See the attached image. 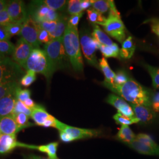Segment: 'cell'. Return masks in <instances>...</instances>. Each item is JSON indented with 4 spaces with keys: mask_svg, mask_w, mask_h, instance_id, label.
<instances>
[{
    "mask_svg": "<svg viewBox=\"0 0 159 159\" xmlns=\"http://www.w3.org/2000/svg\"><path fill=\"white\" fill-rule=\"evenodd\" d=\"M42 2L50 8L56 11L64 10L68 3V1L65 0H45L42 1Z\"/></svg>",
    "mask_w": 159,
    "mask_h": 159,
    "instance_id": "30",
    "label": "cell"
},
{
    "mask_svg": "<svg viewBox=\"0 0 159 159\" xmlns=\"http://www.w3.org/2000/svg\"><path fill=\"white\" fill-rule=\"evenodd\" d=\"M59 131H64L68 134L71 137L73 140H77L83 139L90 138L93 137L98 136L99 135V131L96 130L86 129L74 127L72 126L64 124L57 119L56 120V128Z\"/></svg>",
    "mask_w": 159,
    "mask_h": 159,
    "instance_id": "10",
    "label": "cell"
},
{
    "mask_svg": "<svg viewBox=\"0 0 159 159\" xmlns=\"http://www.w3.org/2000/svg\"><path fill=\"white\" fill-rule=\"evenodd\" d=\"M152 30L154 33L159 37V20H156L152 21Z\"/></svg>",
    "mask_w": 159,
    "mask_h": 159,
    "instance_id": "50",
    "label": "cell"
},
{
    "mask_svg": "<svg viewBox=\"0 0 159 159\" xmlns=\"http://www.w3.org/2000/svg\"><path fill=\"white\" fill-rule=\"evenodd\" d=\"M1 136H2V133H1V130H0V137H1Z\"/></svg>",
    "mask_w": 159,
    "mask_h": 159,
    "instance_id": "55",
    "label": "cell"
},
{
    "mask_svg": "<svg viewBox=\"0 0 159 159\" xmlns=\"http://www.w3.org/2000/svg\"><path fill=\"white\" fill-rule=\"evenodd\" d=\"M130 106L135 117L139 120V122L147 123L151 121L155 117L154 111L151 107L131 103Z\"/></svg>",
    "mask_w": 159,
    "mask_h": 159,
    "instance_id": "16",
    "label": "cell"
},
{
    "mask_svg": "<svg viewBox=\"0 0 159 159\" xmlns=\"http://www.w3.org/2000/svg\"><path fill=\"white\" fill-rule=\"evenodd\" d=\"M68 19L67 17L60 16L57 20V24L55 30L51 33L52 39L62 37L68 25Z\"/></svg>",
    "mask_w": 159,
    "mask_h": 159,
    "instance_id": "23",
    "label": "cell"
},
{
    "mask_svg": "<svg viewBox=\"0 0 159 159\" xmlns=\"http://www.w3.org/2000/svg\"><path fill=\"white\" fill-rule=\"evenodd\" d=\"M113 119L116 123L121 125H129L139 123V120L136 117L130 118L120 113L116 114L113 116Z\"/></svg>",
    "mask_w": 159,
    "mask_h": 159,
    "instance_id": "29",
    "label": "cell"
},
{
    "mask_svg": "<svg viewBox=\"0 0 159 159\" xmlns=\"http://www.w3.org/2000/svg\"><path fill=\"white\" fill-rule=\"evenodd\" d=\"M63 46L70 63L76 72L83 71V60L77 27L68 24L63 36Z\"/></svg>",
    "mask_w": 159,
    "mask_h": 159,
    "instance_id": "2",
    "label": "cell"
},
{
    "mask_svg": "<svg viewBox=\"0 0 159 159\" xmlns=\"http://www.w3.org/2000/svg\"><path fill=\"white\" fill-rule=\"evenodd\" d=\"M80 42L87 61L97 68H100L96 52L99 49L100 44L85 31L81 32Z\"/></svg>",
    "mask_w": 159,
    "mask_h": 159,
    "instance_id": "6",
    "label": "cell"
},
{
    "mask_svg": "<svg viewBox=\"0 0 159 159\" xmlns=\"http://www.w3.org/2000/svg\"><path fill=\"white\" fill-rule=\"evenodd\" d=\"M99 67L105 76L106 79L104 82L113 84L114 80L116 76L115 73L113 72L108 65L107 60L106 58L102 57L99 61Z\"/></svg>",
    "mask_w": 159,
    "mask_h": 159,
    "instance_id": "22",
    "label": "cell"
},
{
    "mask_svg": "<svg viewBox=\"0 0 159 159\" xmlns=\"http://www.w3.org/2000/svg\"><path fill=\"white\" fill-rule=\"evenodd\" d=\"M17 123L18 125L21 129H24L30 126L34 125L29 121V116L24 113H18L13 116Z\"/></svg>",
    "mask_w": 159,
    "mask_h": 159,
    "instance_id": "32",
    "label": "cell"
},
{
    "mask_svg": "<svg viewBox=\"0 0 159 159\" xmlns=\"http://www.w3.org/2000/svg\"><path fill=\"white\" fill-rule=\"evenodd\" d=\"M21 130L13 116H8L0 118V130L2 134L16 135Z\"/></svg>",
    "mask_w": 159,
    "mask_h": 159,
    "instance_id": "17",
    "label": "cell"
},
{
    "mask_svg": "<svg viewBox=\"0 0 159 159\" xmlns=\"http://www.w3.org/2000/svg\"><path fill=\"white\" fill-rule=\"evenodd\" d=\"M21 68L11 58L2 56L0 58V84L9 81H18L24 73Z\"/></svg>",
    "mask_w": 159,
    "mask_h": 159,
    "instance_id": "5",
    "label": "cell"
},
{
    "mask_svg": "<svg viewBox=\"0 0 159 159\" xmlns=\"http://www.w3.org/2000/svg\"><path fill=\"white\" fill-rule=\"evenodd\" d=\"M18 86V82L16 81L0 84V100L7 96L11 91L16 89Z\"/></svg>",
    "mask_w": 159,
    "mask_h": 159,
    "instance_id": "31",
    "label": "cell"
},
{
    "mask_svg": "<svg viewBox=\"0 0 159 159\" xmlns=\"http://www.w3.org/2000/svg\"><path fill=\"white\" fill-rule=\"evenodd\" d=\"M135 45L131 37H129L122 44L120 50V56L124 59H130L133 56L135 51Z\"/></svg>",
    "mask_w": 159,
    "mask_h": 159,
    "instance_id": "21",
    "label": "cell"
},
{
    "mask_svg": "<svg viewBox=\"0 0 159 159\" xmlns=\"http://www.w3.org/2000/svg\"><path fill=\"white\" fill-rule=\"evenodd\" d=\"M11 23V19L6 10L0 12V24L6 25Z\"/></svg>",
    "mask_w": 159,
    "mask_h": 159,
    "instance_id": "44",
    "label": "cell"
},
{
    "mask_svg": "<svg viewBox=\"0 0 159 159\" xmlns=\"http://www.w3.org/2000/svg\"><path fill=\"white\" fill-rule=\"evenodd\" d=\"M33 49L30 44L21 37L17 41V44L15 46V48L12 54V59L21 67L24 68L26 62Z\"/></svg>",
    "mask_w": 159,
    "mask_h": 159,
    "instance_id": "12",
    "label": "cell"
},
{
    "mask_svg": "<svg viewBox=\"0 0 159 159\" xmlns=\"http://www.w3.org/2000/svg\"><path fill=\"white\" fill-rule=\"evenodd\" d=\"M146 68L152 78L154 87L159 89V68L154 67L149 65H146Z\"/></svg>",
    "mask_w": 159,
    "mask_h": 159,
    "instance_id": "38",
    "label": "cell"
},
{
    "mask_svg": "<svg viewBox=\"0 0 159 159\" xmlns=\"http://www.w3.org/2000/svg\"><path fill=\"white\" fill-rule=\"evenodd\" d=\"M112 2L111 0H95L93 1L92 7L94 10L102 14L110 11Z\"/></svg>",
    "mask_w": 159,
    "mask_h": 159,
    "instance_id": "26",
    "label": "cell"
},
{
    "mask_svg": "<svg viewBox=\"0 0 159 159\" xmlns=\"http://www.w3.org/2000/svg\"><path fill=\"white\" fill-rule=\"evenodd\" d=\"M102 25L109 35L120 43L123 44L125 41L126 38L125 26L120 16H108V18Z\"/></svg>",
    "mask_w": 159,
    "mask_h": 159,
    "instance_id": "8",
    "label": "cell"
},
{
    "mask_svg": "<svg viewBox=\"0 0 159 159\" xmlns=\"http://www.w3.org/2000/svg\"><path fill=\"white\" fill-rule=\"evenodd\" d=\"M23 102L25 104V105L27 107H29V108H30L31 110H33L36 106V104L34 102L33 100H32L31 98H29L27 100H26L24 102Z\"/></svg>",
    "mask_w": 159,
    "mask_h": 159,
    "instance_id": "52",
    "label": "cell"
},
{
    "mask_svg": "<svg viewBox=\"0 0 159 159\" xmlns=\"http://www.w3.org/2000/svg\"><path fill=\"white\" fill-rule=\"evenodd\" d=\"M93 1L91 0H81V7L83 11L89 8L92 6Z\"/></svg>",
    "mask_w": 159,
    "mask_h": 159,
    "instance_id": "51",
    "label": "cell"
},
{
    "mask_svg": "<svg viewBox=\"0 0 159 159\" xmlns=\"http://www.w3.org/2000/svg\"><path fill=\"white\" fill-rule=\"evenodd\" d=\"M2 56H2V55H1V54H0V58L2 57Z\"/></svg>",
    "mask_w": 159,
    "mask_h": 159,
    "instance_id": "56",
    "label": "cell"
},
{
    "mask_svg": "<svg viewBox=\"0 0 159 159\" xmlns=\"http://www.w3.org/2000/svg\"><path fill=\"white\" fill-rule=\"evenodd\" d=\"M38 40L40 44L44 43L46 44L50 43L53 39L50 33H48V31H47L46 30L42 29L40 27L38 35Z\"/></svg>",
    "mask_w": 159,
    "mask_h": 159,
    "instance_id": "41",
    "label": "cell"
},
{
    "mask_svg": "<svg viewBox=\"0 0 159 159\" xmlns=\"http://www.w3.org/2000/svg\"><path fill=\"white\" fill-rule=\"evenodd\" d=\"M91 35L92 37L100 45L111 47L114 44L108 35L96 24H93V31Z\"/></svg>",
    "mask_w": 159,
    "mask_h": 159,
    "instance_id": "20",
    "label": "cell"
},
{
    "mask_svg": "<svg viewBox=\"0 0 159 159\" xmlns=\"http://www.w3.org/2000/svg\"><path fill=\"white\" fill-rule=\"evenodd\" d=\"M56 120L57 119L52 116L50 119L47 120L43 124V127H54L56 128Z\"/></svg>",
    "mask_w": 159,
    "mask_h": 159,
    "instance_id": "48",
    "label": "cell"
},
{
    "mask_svg": "<svg viewBox=\"0 0 159 159\" xmlns=\"http://www.w3.org/2000/svg\"><path fill=\"white\" fill-rule=\"evenodd\" d=\"M24 68L35 73L44 75L47 79H51L56 70L52 65L46 52L40 48H34L31 51Z\"/></svg>",
    "mask_w": 159,
    "mask_h": 159,
    "instance_id": "3",
    "label": "cell"
},
{
    "mask_svg": "<svg viewBox=\"0 0 159 159\" xmlns=\"http://www.w3.org/2000/svg\"><path fill=\"white\" fill-rule=\"evenodd\" d=\"M11 36L8 33L6 25L0 24V41L9 40Z\"/></svg>",
    "mask_w": 159,
    "mask_h": 159,
    "instance_id": "47",
    "label": "cell"
},
{
    "mask_svg": "<svg viewBox=\"0 0 159 159\" xmlns=\"http://www.w3.org/2000/svg\"><path fill=\"white\" fill-rule=\"evenodd\" d=\"M6 27L8 33L11 37L20 35L23 29V23H11L6 25Z\"/></svg>",
    "mask_w": 159,
    "mask_h": 159,
    "instance_id": "37",
    "label": "cell"
},
{
    "mask_svg": "<svg viewBox=\"0 0 159 159\" xmlns=\"http://www.w3.org/2000/svg\"><path fill=\"white\" fill-rule=\"evenodd\" d=\"M151 108L154 112H159V92L152 97L151 99Z\"/></svg>",
    "mask_w": 159,
    "mask_h": 159,
    "instance_id": "46",
    "label": "cell"
},
{
    "mask_svg": "<svg viewBox=\"0 0 159 159\" xmlns=\"http://www.w3.org/2000/svg\"><path fill=\"white\" fill-rule=\"evenodd\" d=\"M127 144H128L129 147L132 148L139 153L147 155L159 156V147H151L146 144H144L136 140Z\"/></svg>",
    "mask_w": 159,
    "mask_h": 159,
    "instance_id": "19",
    "label": "cell"
},
{
    "mask_svg": "<svg viewBox=\"0 0 159 159\" xmlns=\"http://www.w3.org/2000/svg\"><path fill=\"white\" fill-rule=\"evenodd\" d=\"M6 10L12 23H24L28 18V13L23 1H8Z\"/></svg>",
    "mask_w": 159,
    "mask_h": 159,
    "instance_id": "11",
    "label": "cell"
},
{
    "mask_svg": "<svg viewBox=\"0 0 159 159\" xmlns=\"http://www.w3.org/2000/svg\"><path fill=\"white\" fill-rule=\"evenodd\" d=\"M58 143L52 142L45 145L35 146L34 150H37L43 153H46L48 155L49 159H58L57 156V148Z\"/></svg>",
    "mask_w": 159,
    "mask_h": 159,
    "instance_id": "25",
    "label": "cell"
},
{
    "mask_svg": "<svg viewBox=\"0 0 159 159\" xmlns=\"http://www.w3.org/2000/svg\"><path fill=\"white\" fill-rule=\"evenodd\" d=\"M15 48L14 45L10 40L0 41V54L7 56L11 54Z\"/></svg>",
    "mask_w": 159,
    "mask_h": 159,
    "instance_id": "35",
    "label": "cell"
},
{
    "mask_svg": "<svg viewBox=\"0 0 159 159\" xmlns=\"http://www.w3.org/2000/svg\"><path fill=\"white\" fill-rule=\"evenodd\" d=\"M81 0H70L68 1V13L71 16L75 15L83 12V10L81 7Z\"/></svg>",
    "mask_w": 159,
    "mask_h": 159,
    "instance_id": "36",
    "label": "cell"
},
{
    "mask_svg": "<svg viewBox=\"0 0 159 159\" xmlns=\"http://www.w3.org/2000/svg\"><path fill=\"white\" fill-rule=\"evenodd\" d=\"M16 89L17 88L0 100V118L11 116L17 101L16 96Z\"/></svg>",
    "mask_w": 159,
    "mask_h": 159,
    "instance_id": "15",
    "label": "cell"
},
{
    "mask_svg": "<svg viewBox=\"0 0 159 159\" xmlns=\"http://www.w3.org/2000/svg\"><path fill=\"white\" fill-rule=\"evenodd\" d=\"M99 49L100 50L102 54V56L104 58H117L120 56L119 48L116 43H114L113 45L111 47L100 45Z\"/></svg>",
    "mask_w": 159,
    "mask_h": 159,
    "instance_id": "27",
    "label": "cell"
},
{
    "mask_svg": "<svg viewBox=\"0 0 159 159\" xmlns=\"http://www.w3.org/2000/svg\"><path fill=\"white\" fill-rule=\"evenodd\" d=\"M57 20V21H45V22H43L40 24L39 23V24H40V26L42 29L45 30L47 31H48V33H50L51 34V33H52L56 28Z\"/></svg>",
    "mask_w": 159,
    "mask_h": 159,
    "instance_id": "43",
    "label": "cell"
},
{
    "mask_svg": "<svg viewBox=\"0 0 159 159\" xmlns=\"http://www.w3.org/2000/svg\"><path fill=\"white\" fill-rule=\"evenodd\" d=\"M18 113L25 114L30 117L32 113V110L27 107L24 102L17 100L11 116H14Z\"/></svg>",
    "mask_w": 159,
    "mask_h": 159,
    "instance_id": "33",
    "label": "cell"
},
{
    "mask_svg": "<svg viewBox=\"0 0 159 159\" xmlns=\"http://www.w3.org/2000/svg\"><path fill=\"white\" fill-rule=\"evenodd\" d=\"M118 139L126 144L133 142L136 140V136L131 130L129 125H121L117 134Z\"/></svg>",
    "mask_w": 159,
    "mask_h": 159,
    "instance_id": "24",
    "label": "cell"
},
{
    "mask_svg": "<svg viewBox=\"0 0 159 159\" xmlns=\"http://www.w3.org/2000/svg\"><path fill=\"white\" fill-rule=\"evenodd\" d=\"M44 49L56 71L68 67L70 61L63 46V37L46 44Z\"/></svg>",
    "mask_w": 159,
    "mask_h": 159,
    "instance_id": "4",
    "label": "cell"
},
{
    "mask_svg": "<svg viewBox=\"0 0 159 159\" xmlns=\"http://www.w3.org/2000/svg\"><path fill=\"white\" fill-rule=\"evenodd\" d=\"M59 133H60V139L61 140V141H63V142L69 143L73 141L72 138L66 133L60 131H59Z\"/></svg>",
    "mask_w": 159,
    "mask_h": 159,
    "instance_id": "49",
    "label": "cell"
},
{
    "mask_svg": "<svg viewBox=\"0 0 159 159\" xmlns=\"http://www.w3.org/2000/svg\"><path fill=\"white\" fill-rule=\"evenodd\" d=\"M16 96L17 100L24 102L31 96V91L29 89H22L18 86L16 89Z\"/></svg>",
    "mask_w": 159,
    "mask_h": 159,
    "instance_id": "40",
    "label": "cell"
},
{
    "mask_svg": "<svg viewBox=\"0 0 159 159\" xmlns=\"http://www.w3.org/2000/svg\"><path fill=\"white\" fill-rule=\"evenodd\" d=\"M40 25L29 16L23 23L21 37L27 41L33 48H39L40 43L38 40Z\"/></svg>",
    "mask_w": 159,
    "mask_h": 159,
    "instance_id": "9",
    "label": "cell"
},
{
    "mask_svg": "<svg viewBox=\"0 0 159 159\" xmlns=\"http://www.w3.org/2000/svg\"><path fill=\"white\" fill-rule=\"evenodd\" d=\"M8 1H4V0H0V12L2 11L6 10L7 7L8 5Z\"/></svg>",
    "mask_w": 159,
    "mask_h": 159,
    "instance_id": "54",
    "label": "cell"
},
{
    "mask_svg": "<svg viewBox=\"0 0 159 159\" xmlns=\"http://www.w3.org/2000/svg\"><path fill=\"white\" fill-rule=\"evenodd\" d=\"M23 159H50L49 158H45L43 157H41L39 156H36L34 154H30V155H27L24 156Z\"/></svg>",
    "mask_w": 159,
    "mask_h": 159,
    "instance_id": "53",
    "label": "cell"
},
{
    "mask_svg": "<svg viewBox=\"0 0 159 159\" xmlns=\"http://www.w3.org/2000/svg\"><path fill=\"white\" fill-rule=\"evenodd\" d=\"M87 18L88 20L94 24H99L102 25L103 23L105 22L106 18L103 17L102 14L99 12L97 11L96 10H94L93 8H90L87 10Z\"/></svg>",
    "mask_w": 159,
    "mask_h": 159,
    "instance_id": "28",
    "label": "cell"
},
{
    "mask_svg": "<svg viewBox=\"0 0 159 159\" xmlns=\"http://www.w3.org/2000/svg\"><path fill=\"white\" fill-rule=\"evenodd\" d=\"M103 84L110 90L119 94L131 104L151 107V98L149 92L134 80L129 79L122 85L111 84L105 82H103Z\"/></svg>",
    "mask_w": 159,
    "mask_h": 159,
    "instance_id": "1",
    "label": "cell"
},
{
    "mask_svg": "<svg viewBox=\"0 0 159 159\" xmlns=\"http://www.w3.org/2000/svg\"><path fill=\"white\" fill-rule=\"evenodd\" d=\"M129 78L123 71H120L116 74L114 80V84L116 85H122L128 81Z\"/></svg>",
    "mask_w": 159,
    "mask_h": 159,
    "instance_id": "42",
    "label": "cell"
},
{
    "mask_svg": "<svg viewBox=\"0 0 159 159\" xmlns=\"http://www.w3.org/2000/svg\"><path fill=\"white\" fill-rule=\"evenodd\" d=\"M136 140L151 147H153V148L159 147V145H157L156 143L154 142V141L150 137V136H149L148 135L146 134L141 133L138 134L136 136Z\"/></svg>",
    "mask_w": 159,
    "mask_h": 159,
    "instance_id": "39",
    "label": "cell"
},
{
    "mask_svg": "<svg viewBox=\"0 0 159 159\" xmlns=\"http://www.w3.org/2000/svg\"><path fill=\"white\" fill-rule=\"evenodd\" d=\"M52 116L43 106L36 104L35 107L32 110V113L30 117L34 120L35 125L43 126L44 122L50 119Z\"/></svg>",
    "mask_w": 159,
    "mask_h": 159,
    "instance_id": "18",
    "label": "cell"
},
{
    "mask_svg": "<svg viewBox=\"0 0 159 159\" xmlns=\"http://www.w3.org/2000/svg\"><path fill=\"white\" fill-rule=\"evenodd\" d=\"M31 144L17 142L16 135L2 134L0 137V154H6L16 148H30Z\"/></svg>",
    "mask_w": 159,
    "mask_h": 159,
    "instance_id": "13",
    "label": "cell"
},
{
    "mask_svg": "<svg viewBox=\"0 0 159 159\" xmlns=\"http://www.w3.org/2000/svg\"><path fill=\"white\" fill-rule=\"evenodd\" d=\"M30 16L37 23L57 21L60 17L57 11L50 8L42 1H33L30 7Z\"/></svg>",
    "mask_w": 159,
    "mask_h": 159,
    "instance_id": "7",
    "label": "cell"
},
{
    "mask_svg": "<svg viewBox=\"0 0 159 159\" xmlns=\"http://www.w3.org/2000/svg\"><path fill=\"white\" fill-rule=\"evenodd\" d=\"M36 73L31 70H27L20 79V84L24 87H29L36 80Z\"/></svg>",
    "mask_w": 159,
    "mask_h": 159,
    "instance_id": "34",
    "label": "cell"
},
{
    "mask_svg": "<svg viewBox=\"0 0 159 159\" xmlns=\"http://www.w3.org/2000/svg\"><path fill=\"white\" fill-rule=\"evenodd\" d=\"M107 102L117 108L118 113H120L130 118L136 117L130 105L126 102L122 97L111 94L108 96Z\"/></svg>",
    "mask_w": 159,
    "mask_h": 159,
    "instance_id": "14",
    "label": "cell"
},
{
    "mask_svg": "<svg viewBox=\"0 0 159 159\" xmlns=\"http://www.w3.org/2000/svg\"><path fill=\"white\" fill-rule=\"evenodd\" d=\"M83 14V12H81L79 14L71 16L70 18L68 19V24L72 27H77L78 24L79 23L80 19L82 17Z\"/></svg>",
    "mask_w": 159,
    "mask_h": 159,
    "instance_id": "45",
    "label": "cell"
}]
</instances>
